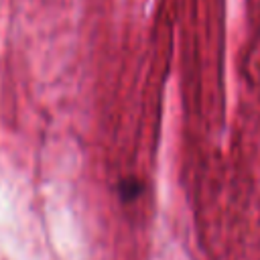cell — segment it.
<instances>
[{
	"label": "cell",
	"instance_id": "cell-1",
	"mask_svg": "<svg viewBox=\"0 0 260 260\" xmlns=\"http://www.w3.org/2000/svg\"><path fill=\"white\" fill-rule=\"evenodd\" d=\"M120 191H122V197L128 201V199H134L140 191H142V185L134 179H126L122 185H120Z\"/></svg>",
	"mask_w": 260,
	"mask_h": 260
}]
</instances>
